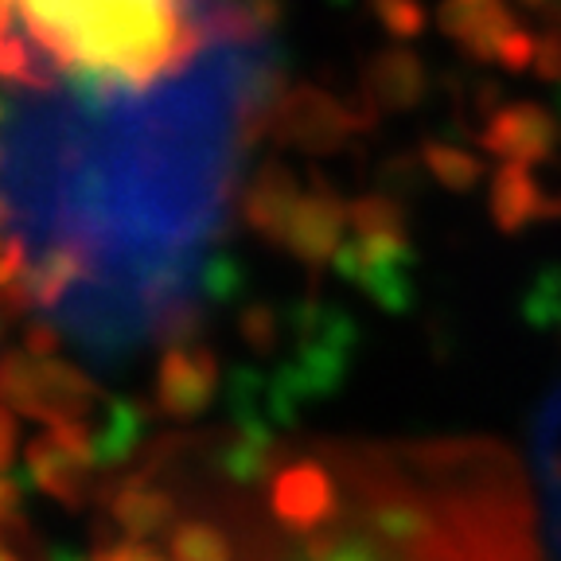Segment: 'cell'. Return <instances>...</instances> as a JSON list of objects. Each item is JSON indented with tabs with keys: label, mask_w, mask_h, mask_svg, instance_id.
<instances>
[{
	"label": "cell",
	"mask_w": 561,
	"mask_h": 561,
	"mask_svg": "<svg viewBox=\"0 0 561 561\" xmlns=\"http://www.w3.org/2000/svg\"><path fill=\"white\" fill-rule=\"evenodd\" d=\"M270 511L293 535H316L335 511V483L320 460H289L270 480Z\"/></svg>",
	"instance_id": "obj_11"
},
{
	"label": "cell",
	"mask_w": 561,
	"mask_h": 561,
	"mask_svg": "<svg viewBox=\"0 0 561 561\" xmlns=\"http://www.w3.org/2000/svg\"><path fill=\"white\" fill-rule=\"evenodd\" d=\"M480 145L503 164L538 168L561 149V117L538 102H507L488 117Z\"/></svg>",
	"instance_id": "obj_7"
},
{
	"label": "cell",
	"mask_w": 561,
	"mask_h": 561,
	"mask_svg": "<svg viewBox=\"0 0 561 561\" xmlns=\"http://www.w3.org/2000/svg\"><path fill=\"white\" fill-rule=\"evenodd\" d=\"M238 335H242V343L254 351V355L270 359L273 351H277V343L289 340V320L273 305H245L242 312H238Z\"/></svg>",
	"instance_id": "obj_24"
},
{
	"label": "cell",
	"mask_w": 561,
	"mask_h": 561,
	"mask_svg": "<svg viewBox=\"0 0 561 561\" xmlns=\"http://www.w3.org/2000/svg\"><path fill=\"white\" fill-rule=\"evenodd\" d=\"M219 355L207 343L192 347H168L157 363V382H152V402L164 417L192 421L215 402L219 394Z\"/></svg>",
	"instance_id": "obj_6"
},
{
	"label": "cell",
	"mask_w": 561,
	"mask_h": 561,
	"mask_svg": "<svg viewBox=\"0 0 561 561\" xmlns=\"http://www.w3.org/2000/svg\"><path fill=\"white\" fill-rule=\"evenodd\" d=\"M4 405L16 417H27L44 430H55L62 421H90L105 390L67 359H32L20 347L4 355Z\"/></svg>",
	"instance_id": "obj_2"
},
{
	"label": "cell",
	"mask_w": 561,
	"mask_h": 561,
	"mask_svg": "<svg viewBox=\"0 0 561 561\" xmlns=\"http://www.w3.org/2000/svg\"><path fill=\"white\" fill-rule=\"evenodd\" d=\"M542 82H553V87H561V32H553V27H546L542 35H538V51H535V67H530Z\"/></svg>",
	"instance_id": "obj_27"
},
{
	"label": "cell",
	"mask_w": 561,
	"mask_h": 561,
	"mask_svg": "<svg viewBox=\"0 0 561 561\" xmlns=\"http://www.w3.org/2000/svg\"><path fill=\"white\" fill-rule=\"evenodd\" d=\"M215 468L238 488H254L285 468V453H280L277 437H245V433L230 430L227 440H219Z\"/></svg>",
	"instance_id": "obj_18"
},
{
	"label": "cell",
	"mask_w": 561,
	"mask_h": 561,
	"mask_svg": "<svg viewBox=\"0 0 561 561\" xmlns=\"http://www.w3.org/2000/svg\"><path fill=\"white\" fill-rule=\"evenodd\" d=\"M203 0H4V79L55 90L105 114L149 94L207 39Z\"/></svg>",
	"instance_id": "obj_1"
},
{
	"label": "cell",
	"mask_w": 561,
	"mask_h": 561,
	"mask_svg": "<svg viewBox=\"0 0 561 561\" xmlns=\"http://www.w3.org/2000/svg\"><path fill=\"white\" fill-rule=\"evenodd\" d=\"M300 199H305V184H300V175L293 172V164L280 157H270L257 164V172L250 175V180H245L242 219L262 242L285 250V234H289V222H293V215H297Z\"/></svg>",
	"instance_id": "obj_10"
},
{
	"label": "cell",
	"mask_w": 561,
	"mask_h": 561,
	"mask_svg": "<svg viewBox=\"0 0 561 561\" xmlns=\"http://www.w3.org/2000/svg\"><path fill=\"white\" fill-rule=\"evenodd\" d=\"M245 285H250V273H245V265L238 262L230 250H215V254H207L199 262V270H195V289L203 293V300H210V305H238L245 293Z\"/></svg>",
	"instance_id": "obj_20"
},
{
	"label": "cell",
	"mask_w": 561,
	"mask_h": 561,
	"mask_svg": "<svg viewBox=\"0 0 561 561\" xmlns=\"http://www.w3.org/2000/svg\"><path fill=\"white\" fill-rule=\"evenodd\" d=\"M410 238L402 234H351L335 254L332 270L347 285L367 293L386 316H410L417 308V280H413Z\"/></svg>",
	"instance_id": "obj_4"
},
{
	"label": "cell",
	"mask_w": 561,
	"mask_h": 561,
	"mask_svg": "<svg viewBox=\"0 0 561 561\" xmlns=\"http://www.w3.org/2000/svg\"><path fill=\"white\" fill-rule=\"evenodd\" d=\"M417 157L425 164V175H433L453 195H472L483 184V175H488V164L472 149L448 145V140H425L417 149Z\"/></svg>",
	"instance_id": "obj_19"
},
{
	"label": "cell",
	"mask_w": 561,
	"mask_h": 561,
	"mask_svg": "<svg viewBox=\"0 0 561 561\" xmlns=\"http://www.w3.org/2000/svg\"><path fill=\"white\" fill-rule=\"evenodd\" d=\"M375 114L367 105H347L320 87H289L273 105L270 137L280 149L300 157H332L351 140V133H367Z\"/></svg>",
	"instance_id": "obj_3"
},
{
	"label": "cell",
	"mask_w": 561,
	"mask_h": 561,
	"mask_svg": "<svg viewBox=\"0 0 561 561\" xmlns=\"http://www.w3.org/2000/svg\"><path fill=\"white\" fill-rule=\"evenodd\" d=\"M523 9H535V12H550L553 9V0H518Z\"/></svg>",
	"instance_id": "obj_28"
},
{
	"label": "cell",
	"mask_w": 561,
	"mask_h": 561,
	"mask_svg": "<svg viewBox=\"0 0 561 561\" xmlns=\"http://www.w3.org/2000/svg\"><path fill=\"white\" fill-rule=\"evenodd\" d=\"M351 234H402L410 238L405 203L390 192H367L351 199Z\"/></svg>",
	"instance_id": "obj_21"
},
{
	"label": "cell",
	"mask_w": 561,
	"mask_h": 561,
	"mask_svg": "<svg viewBox=\"0 0 561 561\" xmlns=\"http://www.w3.org/2000/svg\"><path fill=\"white\" fill-rule=\"evenodd\" d=\"M363 515L370 523V535L382 538L386 546H398V550L425 553L430 546L440 542L437 515L405 491H370L367 503H363Z\"/></svg>",
	"instance_id": "obj_15"
},
{
	"label": "cell",
	"mask_w": 561,
	"mask_h": 561,
	"mask_svg": "<svg viewBox=\"0 0 561 561\" xmlns=\"http://www.w3.org/2000/svg\"><path fill=\"white\" fill-rule=\"evenodd\" d=\"M370 16L378 20V27L390 39H417L430 24L421 0H370Z\"/></svg>",
	"instance_id": "obj_25"
},
{
	"label": "cell",
	"mask_w": 561,
	"mask_h": 561,
	"mask_svg": "<svg viewBox=\"0 0 561 561\" xmlns=\"http://www.w3.org/2000/svg\"><path fill=\"white\" fill-rule=\"evenodd\" d=\"M102 254V245H94L82 234H55L39 254H32V265H27L32 312H55V308L67 305L75 289L98 280Z\"/></svg>",
	"instance_id": "obj_8"
},
{
	"label": "cell",
	"mask_w": 561,
	"mask_h": 561,
	"mask_svg": "<svg viewBox=\"0 0 561 561\" xmlns=\"http://www.w3.org/2000/svg\"><path fill=\"white\" fill-rule=\"evenodd\" d=\"M430 94V70L405 47H382L359 75V98L370 114H410Z\"/></svg>",
	"instance_id": "obj_14"
},
{
	"label": "cell",
	"mask_w": 561,
	"mask_h": 561,
	"mask_svg": "<svg viewBox=\"0 0 561 561\" xmlns=\"http://www.w3.org/2000/svg\"><path fill=\"white\" fill-rule=\"evenodd\" d=\"M558 117H561V87H558Z\"/></svg>",
	"instance_id": "obj_29"
},
{
	"label": "cell",
	"mask_w": 561,
	"mask_h": 561,
	"mask_svg": "<svg viewBox=\"0 0 561 561\" xmlns=\"http://www.w3.org/2000/svg\"><path fill=\"white\" fill-rule=\"evenodd\" d=\"M437 27L472 62H500L511 35L523 32L507 0H440Z\"/></svg>",
	"instance_id": "obj_13"
},
{
	"label": "cell",
	"mask_w": 561,
	"mask_h": 561,
	"mask_svg": "<svg viewBox=\"0 0 561 561\" xmlns=\"http://www.w3.org/2000/svg\"><path fill=\"white\" fill-rule=\"evenodd\" d=\"M20 351H24V355H32V359H59V351H62V328L55 324L51 316H27L24 340H20Z\"/></svg>",
	"instance_id": "obj_26"
},
{
	"label": "cell",
	"mask_w": 561,
	"mask_h": 561,
	"mask_svg": "<svg viewBox=\"0 0 561 561\" xmlns=\"http://www.w3.org/2000/svg\"><path fill=\"white\" fill-rule=\"evenodd\" d=\"M351 230V203L332 187L324 172L308 175V192L285 234V250L312 273V280L335 262Z\"/></svg>",
	"instance_id": "obj_5"
},
{
	"label": "cell",
	"mask_w": 561,
	"mask_h": 561,
	"mask_svg": "<svg viewBox=\"0 0 561 561\" xmlns=\"http://www.w3.org/2000/svg\"><path fill=\"white\" fill-rule=\"evenodd\" d=\"M172 561H230V542L219 526L207 518H184L168 538Z\"/></svg>",
	"instance_id": "obj_23"
},
{
	"label": "cell",
	"mask_w": 561,
	"mask_h": 561,
	"mask_svg": "<svg viewBox=\"0 0 561 561\" xmlns=\"http://www.w3.org/2000/svg\"><path fill=\"white\" fill-rule=\"evenodd\" d=\"M518 312L530 328L538 332H553L561 328V262H550L530 277L523 300H518Z\"/></svg>",
	"instance_id": "obj_22"
},
{
	"label": "cell",
	"mask_w": 561,
	"mask_h": 561,
	"mask_svg": "<svg viewBox=\"0 0 561 561\" xmlns=\"http://www.w3.org/2000/svg\"><path fill=\"white\" fill-rule=\"evenodd\" d=\"M94 503L114 518L125 542H149L168 530H175V500L172 491L157 488L145 476H114L94 491Z\"/></svg>",
	"instance_id": "obj_9"
},
{
	"label": "cell",
	"mask_w": 561,
	"mask_h": 561,
	"mask_svg": "<svg viewBox=\"0 0 561 561\" xmlns=\"http://www.w3.org/2000/svg\"><path fill=\"white\" fill-rule=\"evenodd\" d=\"M164 413L157 402H140V398L110 394L102 402V425L94 430L98 437V472H122L137 456L140 440L149 433V425Z\"/></svg>",
	"instance_id": "obj_16"
},
{
	"label": "cell",
	"mask_w": 561,
	"mask_h": 561,
	"mask_svg": "<svg viewBox=\"0 0 561 561\" xmlns=\"http://www.w3.org/2000/svg\"><path fill=\"white\" fill-rule=\"evenodd\" d=\"M94 465H87L82 456H75L51 430L35 433L24 445V476L27 488L39 495L55 500L67 511H82L87 500H94Z\"/></svg>",
	"instance_id": "obj_12"
},
{
	"label": "cell",
	"mask_w": 561,
	"mask_h": 561,
	"mask_svg": "<svg viewBox=\"0 0 561 561\" xmlns=\"http://www.w3.org/2000/svg\"><path fill=\"white\" fill-rule=\"evenodd\" d=\"M546 192L535 180V168L526 164H500L488 187V215L500 234H518L530 222H546Z\"/></svg>",
	"instance_id": "obj_17"
}]
</instances>
